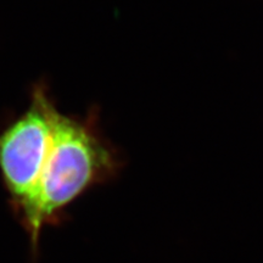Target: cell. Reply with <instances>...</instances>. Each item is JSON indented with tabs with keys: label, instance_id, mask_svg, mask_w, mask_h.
<instances>
[{
	"label": "cell",
	"instance_id": "obj_2",
	"mask_svg": "<svg viewBox=\"0 0 263 263\" xmlns=\"http://www.w3.org/2000/svg\"><path fill=\"white\" fill-rule=\"evenodd\" d=\"M57 107L48 85L38 82L26 110L0 130V178L16 215L29 201L38 184Z\"/></svg>",
	"mask_w": 263,
	"mask_h": 263
},
{
	"label": "cell",
	"instance_id": "obj_1",
	"mask_svg": "<svg viewBox=\"0 0 263 263\" xmlns=\"http://www.w3.org/2000/svg\"><path fill=\"white\" fill-rule=\"evenodd\" d=\"M121 167V157L101 132L97 115L72 116L57 107L38 184L17 213L32 248L38 246L45 227L58 223L65 210L85 192L114 179Z\"/></svg>",
	"mask_w": 263,
	"mask_h": 263
}]
</instances>
